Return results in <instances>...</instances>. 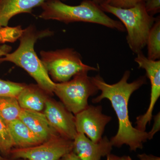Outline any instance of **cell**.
Returning <instances> with one entry per match:
<instances>
[{"label": "cell", "mask_w": 160, "mask_h": 160, "mask_svg": "<svg viewBox=\"0 0 160 160\" xmlns=\"http://www.w3.org/2000/svg\"><path fill=\"white\" fill-rule=\"evenodd\" d=\"M130 76L129 70L125 71L122 79L117 83L108 84L99 74L92 77V80L101 94L93 98L92 102H99L103 99H108L115 112L118 120V130L110 140L112 146H129L131 151H136L143 148V143L149 140L148 132L142 131L133 127L129 119L128 103L132 94L146 82V76H142L135 81L128 82Z\"/></svg>", "instance_id": "6da1fadb"}, {"label": "cell", "mask_w": 160, "mask_h": 160, "mask_svg": "<svg viewBox=\"0 0 160 160\" xmlns=\"http://www.w3.org/2000/svg\"><path fill=\"white\" fill-rule=\"evenodd\" d=\"M41 7L43 11L39 17L44 20H57L66 24L93 23L121 32L126 30L122 23L108 16L92 0H84L78 6L66 5L61 0H47Z\"/></svg>", "instance_id": "7a4b0ae2"}, {"label": "cell", "mask_w": 160, "mask_h": 160, "mask_svg": "<svg viewBox=\"0 0 160 160\" xmlns=\"http://www.w3.org/2000/svg\"><path fill=\"white\" fill-rule=\"evenodd\" d=\"M50 34L49 31L37 32L33 26L23 29L19 38L18 48L11 53L0 58V62H9L25 69L35 80L43 91L48 94L53 92L55 84L49 77L41 60L35 52L34 44L38 39Z\"/></svg>", "instance_id": "3957f363"}, {"label": "cell", "mask_w": 160, "mask_h": 160, "mask_svg": "<svg viewBox=\"0 0 160 160\" xmlns=\"http://www.w3.org/2000/svg\"><path fill=\"white\" fill-rule=\"evenodd\" d=\"M100 6L105 12L114 15L122 23L127 32L126 40L132 51L136 54L142 52L156 19L146 11L145 2L128 9L112 7L106 3Z\"/></svg>", "instance_id": "277c9868"}, {"label": "cell", "mask_w": 160, "mask_h": 160, "mask_svg": "<svg viewBox=\"0 0 160 160\" xmlns=\"http://www.w3.org/2000/svg\"><path fill=\"white\" fill-rule=\"evenodd\" d=\"M41 56L48 74L59 83L68 82L80 73L98 70V68L84 64L79 53L72 49L42 51Z\"/></svg>", "instance_id": "5b68a950"}, {"label": "cell", "mask_w": 160, "mask_h": 160, "mask_svg": "<svg viewBox=\"0 0 160 160\" xmlns=\"http://www.w3.org/2000/svg\"><path fill=\"white\" fill-rule=\"evenodd\" d=\"M98 91L88 72L77 75L68 82L55 83L53 89L67 110L75 115L88 107V99Z\"/></svg>", "instance_id": "8992f818"}, {"label": "cell", "mask_w": 160, "mask_h": 160, "mask_svg": "<svg viewBox=\"0 0 160 160\" xmlns=\"http://www.w3.org/2000/svg\"><path fill=\"white\" fill-rule=\"evenodd\" d=\"M73 151V141L58 136L38 146L29 148L12 149V160H59Z\"/></svg>", "instance_id": "52a82bcc"}, {"label": "cell", "mask_w": 160, "mask_h": 160, "mask_svg": "<svg viewBox=\"0 0 160 160\" xmlns=\"http://www.w3.org/2000/svg\"><path fill=\"white\" fill-rule=\"evenodd\" d=\"M134 61L139 67L146 70L147 76L151 83V94L149 108L145 114L137 118L136 128L145 131L148 123L150 124L152 118V111L156 103L160 96V61L152 60L145 56L142 52L137 54Z\"/></svg>", "instance_id": "ba28073f"}, {"label": "cell", "mask_w": 160, "mask_h": 160, "mask_svg": "<svg viewBox=\"0 0 160 160\" xmlns=\"http://www.w3.org/2000/svg\"><path fill=\"white\" fill-rule=\"evenodd\" d=\"M111 119V117L103 114L101 106L89 105L82 111L75 115L77 132L86 135L95 143L102 140L105 127Z\"/></svg>", "instance_id": "9c48e42d"}, {"label": "cell", "mask_w": 160, "mask_h": 160, "mask_svg": "<svg viewBox=\"0 0 160 160\" xmlns=\"http://www.w3.org/2000/svg\"><path fill=\"white\" fill-rule=\"evenodd\" d=\"M43 113L61 136L72 141L74 140L78 133L75 116L62 103L48 98Z\"/></svg>", "instance_id": "30bf717a"}, {"label": "cell", "mask_w": 160, "mask_h": 160, "mask_svg": "<svg viewBox=\"0 0 160 160\" xmlns=\"http://www.w3.org/2000/svg\"><path fill=\"white\" fill-rule=\"evenodd\" d=\"M112 146L105 136L97 143L93 142L82 132H78L73 140V152L81 160H101L111 153Z\"/></svg>", "instance_id": "8fae6325"}, {"label": "cell", "mask_w": 160, "mask_h": 160, "mask_svg": "<svg viewBox=\"0 0 160 160\" xmlns=\"http://www.w3.org/2000/svg\"><path fill=\"white\" fill-rule=\"evenodd\" d=\"M18 118L42 143L60 136L50 125L43 112L22 109Z\"/></svg>", "instance_id": "7c38bea8"}, {"label": "cell", "mask_w": 160, "mask_h": 160, "mask_svg": "<svg viewBox=\"0 0 160 160\" xmlns=\"http://www.w3.org/2000/svg\"><path fill=\"white\" fill-rule=\"evenodd\" d=\"M47 0H0V26L6 27L16 15L31 13L32 9L41 6Z\"/></svg>", "instance_id": "4fadbf2b"}, {"label": "cell", "mask_w": 160, "mask_h": 160, "mask_svg": "<svg viewBox=\"0 0 160 160\" xmlns=\"http://www.w3.org/2000/svg\"><path fill=\"white\" fill-rule=\"evenodd\" d=\"M38 86H26L17 97L21 109L42 112L48 97Z\"/></svg>", "instance_id": "5bb4252c"}, {"label": "cell", "mask_w": 160, "mask_h": 160, "mask_svg": "<svg viewBox=\"0 0 160 160\" xmlns=\"http://www.w3.org/2000/svg\"><path fill=\"white\" fill-rule=\"evenodd\" d=\"M7 126L13 142V148H29L42 143L20 119L12 121Z\"/></svg>", "instance_id": "9a60e30c"}, {"label": "cell", "mask_w": 160, "mask_h": 160, "mask_svg": "<svg viewBox=\"0 0 160 160\" xmlns=\"http://www.w3.org/2000/svg\"><path fill=\"white\" fill-rule=\"evenodd\" d=\"M21 107L14 97H0V118L6 125L18 118Z\"/></svg>", "instance_id": "2e32d148"}, {"label": "cell", "mask_w": 160, "mask_h": 160, "mask_svg": "<svg viewBox=\"0 0 160 160\" xmlns=\"http://www.w3.org/2000/svg\"><path fill=\"white\" fill-rule=\"evenodd\" d=\"M146 46L148 49L147 58L152 60L160 58V18H156L155 22L149 31Z\"/></svg>", "instance_id": "e0dca14e"}, {"label": "cell", "mask_w": 160, "mask_h": 160, "mask_svg": "<svg viewBox=\"0 0 160 160\" xmlns=\"http://www.w3.org/2000/svg\"><path fill=\"white\" fill-rule=\"evenodd\" d=\"M13 142L7 125L0 118V152L4 157L9 158Z\"/></svg>", "instance_id": "ac0fdd59"}, {"label": "cell", "mask_w": 160, "mask_h": 160, "mask_svg": "<svg viewBox=\"0 0 160 160\" xmlns=\"http://www.w3.org/2000/svg\"><path fill=\"white\" fill-rule=\"evenodd\" d=\"M26 85L0 79V97H16Z\"/></svg>", "instance_id": "d6986e66"}, {"label": "cell", "mask_w": 160, "mask_h": 160, "mask_svg": "<svg viewBox=\"0 0 160 160\" xmlns=\"http://www.w3.org/2000/svg\"><path fill=\"white\" fill-rule=\"evenodd\" d=\"M23 29L21 26L2 27L0 29V44L13 42L19 39L22 33Z\"/></svg>", "instance_id": "ffe728a7"}, {"label": "cell", "mask_w": 160, "mask_h": 160, "mask_svg": "<svg viewBox=\"0 0 160 160\" xmlns=\"http://www.w3.org/2000/svg\"><path fill=\"white\" fill-rule=\"evenodd\" d=\"M147 0H106V4L116 8L128 9L142 2H146Z\"/></svg>", "instance_id": "44dd1931"}, {"label": "cell", "mask_w": 160, "mask_h": 160, "mask_svg": "<svg viewBox=\"0 0 160 160\" xmlns=\"http://www.w3.org/2000/svg\"><path fill=\"white\" fill-rule=\"evenodd\" d=\"M146 11L150 15L159 13L160 12V0H147L145 2Z\"/></svg>", "instance_id": "7402d4cb"}, {"label": "cell", "mask_w": 160, "mask_h": 160, "mask_svg": "<svg viewBox=\"0 0 160 160\" xmlns=\"http://www.w3.org/2000/svg\"><path fill=\"white\" fill-rule=\"evenodd\" d=\"M160 112L154 118V124L151 131L148 132L149 140H151L153 138L155 134L160 130Z\"/></svg>", "instance_id": "603a6c76"}, {"label": "cell", "mask_w": 160, "mask_h": 160, "mask_svg": "<svg viewBox=\"0 0 160 160\" xmlns=\"http://www.w3.org/2000/svg\"><path fill=\"white\" fill-rule=\"evenodd\" d=\"M138 157L139 159V160H160L159 157L151 154L147 155L146 153L138 154Z\"/></svg>", "instance_id": "cb8c5ba5"}, {"label": "cell", "mask_w": 160, "mask_h": 160, "mask_svg": "<svg viewBox=\"0 0 160 160\" xmlns=\"http://www.w3.org/2000/svg\"><path fill=\"white\" fill-rule=\"evenodd\" d=\"M59 160H81L73 151L61 158Z\"/></svg>", "instance_id": "d4e9b609"}, {"label": "cell", "mask_w": 160, "mask_h": 160, "mask_svg": "<svg viewBox=\"0 0 160 160\" xmlns=\"http://www.w3.org/2000/svg\"><path fill=\"white\" fill-rule=\"evenodd\" d=\"M11 47L7 45L0 46V57L5 56L11 51Z\"/></svg>", "instance_id": "484cf974"}, {"label": "cell", "mask_w": 160, "mask_h": 160, "mask_svg": "<svg viewBox=\"0 0 160 160\" xmlns=\"http://www.w3.org/2000/svg\"><path fill=\"white\" fill-rule=\"evenodd\" d=\"M106 157H107L106 160H121V157L111 153Z\"/></svg>", "instance_id": "4316f807"}, {"label": "cell", "mask_w": 160, "mask_h": 160, "mask_svg": "<svg viewBox=\"0 0 160 160\" xmlns=\"http://www.w3.org/2000/svg\"><path fill=\"white\" fill-rule=\"evenodd\" d=\"M92 1H93L95 3H96V4L100 6V5H102V4L105 3L106 0H92Z\"/></svg>", "instance_id": "83f0119b"}, {"label": "cell", "mask_w": 160, "mask_h": 160, "mask_svg": "<svg viewBox=\"0 0 160 160\" xmlns=\"http://www.w3.org/2000/svg\"><path fill=\"white\" fill-rule=\"evenodd\" d=\"M121 160H132L131 158L128 156H124L121 157Z\"/></svg>", "instance_id": "f1b7e54d"}, {"label": "cell", "mask_w": 160, "mask_h": 160, "mask_svg": "<svg viewBox=\"0 0 160 160\" xmlns=\"http://www.w3.org/2000/svg\"><path fill=\"white\" fill-rule=\"evenodd\" d=\"M0 160H12L9 158L4 157L2 154H0Z\"/></svg>", "instance_id": "f546056e"}, {"label": "cell", "mask_w": 160, "mask_h": 160, "mask_svg": "<svg viewBox=\"0 0 160 160\" xmlns=\"http://www.w3.org/2000/svg\"><path fill=\"white\" fill-rule=\"evenodd\" d=\"M16 160H27L24 159H17Z\"/></svg>", "instance_id": "4dcf8cb0"}, {"label": "cell", "mask_w": 160, "mask_h": 160, "mask_svg": "<svg viewBox=\"0 0 160 160\" xmlns=\"http://www.w3.org/2000/svg\"><path fill=\"white\" fill-rule=\"evenodd\" d=\"M2 26H0V29H1V28H2Z\"/></svg>", "instance_id": "1f68e13d"}]
</instances>
